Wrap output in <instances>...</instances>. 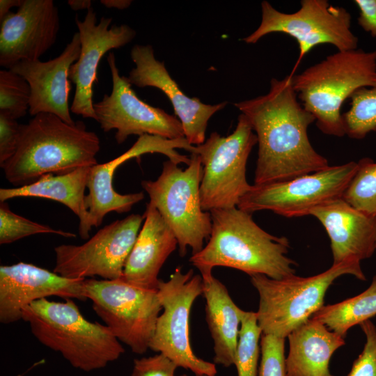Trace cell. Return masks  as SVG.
<instances>
[{
	"label": "cell",
	"instance_id": "1",
	"mask_svg": "<svg viewBox=\"0 0 376 376\" xmlns=\"http://www.w3.org/2000/svg\"><path fill=\"white\" fill-rule=\"evenodd\" d=\"M292 78L290 74L273 78L267 94L234 104L258 139L254 185L283 182L329 166L309 141L308 128L315 118L299 102Z\"/></svg>",
	"mask_w": 376,
	"mask_h": 376
},
{
	"label": "cell",
	"instance_id": "2",
	"mask_svg": "<svg viewBox=\"0 0 376 376\" xmlns=\"http://www.w3.org/2000/svg\"><path fill=\"white\" fill-rule=\"evenodd\" d=\"M210 212L212 225L208 242L189 258L201 275L211 274L215 267L273 279L295 274L297 264L287 256L288 238L268 233L253 220L251 213L237 207Z\"/></svg>",
	"mask_w": 376,
	"mask_h": 376
},
{
	"label": "cell",
	"instance_id": "3",
	"mask_svg": "<svg viewBox=\"0 0 376 376\" xmlns=\"http://www.w3.org/2000/svg\"><path fill=\"white\" fill-rule=\"evenodd\" d=\"M100 141L84 122L69 124L54 114L41 113L20 124L17 148L1 165L15 187L34 182L47 174H64L97 163Z\"/></svg>",
	"mask_w": 376,
	"mask_h": 376
},
{
	"label": "cell",
	"instance_id": "4",
	"mask_svg": "<svg viewBox=\"0 0 376 376\" xmlns=\"http://www.w3.org/2000/svg\"><path fill=\"white\" fill-rule=\"evenodd\" d=\"M34 337L75 368L91 372L118 359L125 349L104 324L86 320L72 299H42L22 312Z\"/></svg>",
	"mask_w": 376,
	"mask_h": 376
},
{
	"label": "cell",
	"instance_id": "5",
	"mask_svg": "<svg viewBox=\"0 0 376 376\" xmlns=\"http://www.w3.org/2000/svg\"><path fill=\"white\" fill-rule=\"evenodd\" d=\"M292 79L298 99L315 117L318 128L342 137V104L357 90L376 86V49L338 51Z\"/></svg>",
	"mask_w": 376,
	"mask_h": 376
},
{
	"label": "cell",
	"instance_id": "6",
	"mask_svg": "<svg viewBox=\"0 0 376 376\" xmlns=\"http://www.w3.org/2000/svg\"><path fill=\"white\" fill-rule=\"evenodd\" d=\"M345 274L366 280L360 262L352 260L333 264L327 270L308 277L295 274L273 279L263 274L250 276L259 295L256 313L263 334L288 337L324 306L329 286Z\"/></svg>",
	"mask_w": 376,
	"mask_h": 376
},
{
	"label": "cell",
	"instance_id": "7",
	"mask_svg": "<svg viewBox=\"0 0 376 376\" xmlns=\"http://www.w3.org/2000/svg\"><path fill=\"white\" fill-rule=\"evenodd\" d=\"M190 158L191 162L185 170L167 160L156 180L141 182L150 202L175 235L181 256L185 255L188 247L191 249V255L201 251L204 240L210 237L212 225L210 212L201 207V157L193 153Z\"/></svg>",
	"mask_w": 376,
	"mask_h": 376
},
{
	"label": "cell",
	"instance_id": "8",
	"mask_svg": "<svg viewBox=\"0 0 376 376\" xmlns=\"http://www.w3.org/2000/svg\"><path fill=\"white\" fill-rule=\"evenodd\" d=\"M84 290L95 313L120 343L139 354L150 349L162 310L157 290L135 286L122 277L113 280L86 279Z\"/></svg>",
	"mask_w": 376,
	"mask_h": 376
},
{
	"label": "cell",
	"instance_id": "9",
	"mask_svg": "<svg viewBox=\"0 0 376 376\" xmlns=\"http://www.w3.org/2000/svg\"><path fill=\"white\" fill-rule=\"evenodd\" d=\"M253 131L248 118L241 113L231 134L222 136L214 132L204 143L195 146L194 153L200 156L203 166L200 195L204 211L237 207L250 189L246 166L258 143Z\"/></svg>",
	"mask_w": 376,
	"mask_h": 376
},
{
	"label": "cell",
	"instance_id": "10",
	"mask_svg": "<svg viewBox=\"0 0 376 376\" xmlns=\"http://www.w3.org/2000/svg\"><path fill=\"white\" fill-rule=\"evenodd\" d=\"M261 10L259 26L242 40L254 44L265 35L275 32L295 39L299 54L292 76L304 56L319 45L330 44L338 51L357 49L359 40L351 30L350 13L327 0H301L300 8L292 13L280 12L267 1H263Z\"/></svg>",
	"mask_w": 376,
	"mask_h": 376
},
{
	"label": "cell",
	"instance_id": "11",
	"mask_svg": "<svg viewBox=\"0 0 376 376\" xmlns=\"http://www.w3.org/2000/svg\"><path fill=\"white\" fill-rule=\"evenodd\" d=\"M157 294L163 311L158 317L150 349L194 375L216 376L215 363L198 357L189 341L190 311L203 294L201 275L195 274L193 269L183 273L177 268L168 281L159 280Z\"/></svg>",
	"mask_w": 376,
	"mask_h": 376
},
{
	"label": "cell",
	"instance_id": "12",
	"mask_svg": "<svg viewBox=\"0 0 376 376\" xmlns=\"http://www.w3.org/2000/svg\"><path fill=\"white\" fill-rule=\"evenodd\" d=\"M357 168V162H350L283 182L253 185L237 207L251 214L270 210L288 218L310 215L314 208L342 198Z\"/></svg>",
	"mask_w": 376,
	"mask_h": 376
},
{
	"label": "cell",
	"instance_id": "13",
	"mask_svg": "<svg viewBox=\"0 0 376 376\" xmlns=\"http://www.w3.org/2000/svg\"><path fill=\"white\" fill-rule=\"evenodd\" d=\"M144 219L132 214L102 228L82 244L56 246L53 272L72 279L121 278Z\"/></svg>",
	"mask_w": 376,
	"mask_h": 376
},
{
	"label": "cell",
	"instance_id": "14",
	"mask_svg": "<svg viewBox=\"0 0 376 376\" xmlns=\"http://www.w3.org/2000/svg\"><path fill=\"white\" fill-rule=\"evenodd\" d=\"M107 62L112 90L110 95L104 94L102 100L93 104L96 121L104 132L116 130L118 144L130 135L149 134L167 139L185 137L180 120L138 97L127 77L120 75L113 52H109Z\"/></svg>",
	"mask_w": 376,
	"mask_h": 376
},
{
	"label": "cell",
	"instance_id": "15",
	"mask_svg": "<svg viewBox=\"0 0 376 376\" xmlns=\"http://www.w3.org/2000/svg\"><path fill=\"white\" fill-rule=\"evenodd\" d=\"M177 148L193 153L195 146L185 137L167 139L157 136L144 134L139 137L135 143L125 152L104 164H97L91 168L87 185L88 194L85 203L89 215V224L100 226L107 214L111 212L124 213L129 212L134 205L144 198L143 192L120 194L113 187V178L116 169L126 161L147 153H160L176 164L189 165L191 158L180 154Z\"/></svg>",
	"mask_w": 376,
	"mask_h": 376
},
{
	"label": "cell",
	"instance_id": "16",
	"mask_svg": "<svg viewBox=\"0 0 376 376\" xmlns=\"http://www.w3.org/2000/svg\"><path fill=\"white\" fill-rule=\"evenodd\" d=\"M80 38L78 60L69 70L68 78L75 84L70 111L83 118L96 120L93 108V85L98 81L97 68L100 59L109 50L130 42L136 31L127 24L111 26V17H102L97 22L93 8L87 10L84 20L75 17Z\"/></svg>",
	"mask_w": 376,
	"mask_h": 376
},
{
	"label": "cell",
	"instance_id": "17",
	"mask_svg": "<svg viewBox=\"0 0 376 376\" xmlns=\"http://www.w3.org/2000/svg\"><path fill=\"white\" fill-rule=\"evenodd\" d=\"M0 22V65L10 69L22 61L40 60L55 43L60 29L52 0H23Z\"/></svg>",
	"mask_w": 376,
	"mask_h": 376
},
{
	"label": "cell",
	"instance_id": "18",
	"mask_svg": "<svg viewBox=\"0 0 376 376\" xmlns=\"http://www.w3.org/2000/svg\"><path fill=\"white\" fill-rule=\"evenodd\" d=\"M84 279H72L33 264L19 262L0 267V322L8 324L22 319L23 310L33 302L56 296L86 300Z\"/></svg>",
	"mask_w": 376,
	"mask_h": 376
},
{
	"label": "cell",
	"instance_id": "19",
	"mask_svg": "<svg viewBox=\"0 0 376 376\" xmlns=\"http://www.w3.org/2000/svg\"><path fill=\"white\" fill-rule=\"evenodd\" d=\"M136 67L127 77L131 85L151 86L161 90L173 104L182 123L184 135L192 146L204 143L207 122L227 102L206 104L197 97L187 96L169 74L164 63L156 59L151 45H134L130 52Z\"/></svg>",
	"mask_w": 376,
	"mask_h": 376
},
{
	"label": "cell",
	"instance_id": "20",
	"mask_svg": "<svg viewBox=\"0 0 376 376\" xmlns=\"http://www.w3.org/2000/svg\"><path fill=\"white\" fill-rule=\"evenodd\" d=\"M81 44L76 32L63 51L47 61H22L10 70L21 75L29 83L31 99L29 113L35 116L41 113L56 115L69 124H74L68 104L71 85L69 70L80 55Z\"/></svg>",
	"mask_w": 376,
	"mask_h": 376
},
{
	"label": "cell",
	"instance_id": "21",
	"mask_svg": "<svg viewBox=\"0 0 376 376\" xmlns=\"http://www.w3.org/2000/svg\"><path fill=\"white\" fill-rule=\"evenodd\" d=\"M310 215L319 220L331 241L333 264L362 260L376 249V217L353 207L342 198L314 208Z\"/></svg>",
	"mask_w": 376,
	"mask_h": 376
},
{
	"label": "cell",
	"instance_id": "22",
	"mask_svg": "<svg viewBox=\"0 0 376 376\" xmlns=\"http://www.w3.org/2000/svg\"><path fill=\"white\" fill-rule=\"evenodd\" d=\"M145 219L127 259L122 278L135 286L157 290L159 271L178 245L173 232L149 202Z\"/></svg>",
	"mask_w": 376,
	"mask_h": 376
},
{
	"label": "cell",
	"instance_id": "23",
	"mask_svg": "<svg viewBox=\"0 0 376 376\" xmlns=\"http://www.w3.org/2000/svg\"><path fill=\"white\" fill-rule=\"evenodd\" d=\"M205 299V320L213 340L215 364H235L241 321L244 311L230 297L226 287L212 273L201 275Z\"/></svg>",
	"mask_w": 376,
	"mask_h": 376
},
{
	"label": "cell",
	"instance_id": "24",
	"mask_svg": "<svg viewBox=\"0 0 376 376\" xmlns=\"http://www.w3.org/2000/svg\"><path fill=\"white\" fill-rule=\"evenodd\" d=\"M288 338L287 376H334L329 370L330 359L345 344L344 337L311 318Z\"/></svg>",
	"mask_w": 376,
	"mask_h": 376
},
{
	"label": "cell",
	"instance_id": "25",
	"mask_svg": "<svg viewBox=\"0 0 376 376\" xmlns=\"http://www.w3.org/2000/svg\"><path fill=\"white\" fill-rule=\"evenodd\" d=\"M91 167H82L64 174H47L31 184L13 188L0 189V201L20 197H36L59 202L79 219V233L81 239L89 238L91 227L85 203V190Z\"/></svg>",
	"mask_w": 376,
	"mask_h": 376
},
{
	"label": "cell",
	"instance_id": "26",
	"mask_svg": "<svg viewBox=\"0 0 376 376\" xmlns=\"http://www.w3.org/2000/svg\"><path fill=\"white\" fill-rule=\"evenodd\" d=\"M375 315L376 274L370 286L363 292L343 301L323 306L311 318L345 338L350 328Z\"/></svg>",
	"mask_w": 376,
	"mask_h": 376
},
{
	"label": "cell",
	"instance_id": "27",
	"mask_svg": "<svg viewBox=\"0 0 376 376\" xmlns=\"http://www.w3.org/2000/svg\"><path fill=\"white\" fill-rule=\"evenodd\" d=\"M350 98V107L342 113L344 131L350 138L362 139L376 132V86L361 88Z\"/></svg>",
	"mask_w": 376,
	"mask_h": 376
},
{
	"label": "cell",
	"instance_id": "28",
	"mask_svg": "<svg viewBox=\"0 0 376 376\" xmlns=\"http://www.w3.org/2000/svg\"><path fill=\"white\" fill-rule=\"evenodd\" d=\"M262 334L256 312L244 311L234 364L237 376H258L260 353V338Z\"/></svg>",
	"mask_w": 376,
	"mask_h": 376
},
{
	"label": "cell",
	"instance_id": "29",
	"mask_svg": "<svg viewBox=\"0 0 376 376\" xmlns=\"http://www.w3.org/2000/svg\"><path fill=\"white\" fill-rule=\"evenodd\" d=\"M357 164V170L342 198L357 210L376 217V162L366 157Z\"/></svg>",
	"mask_w": 376,
	"mask_h": 376
},
{
	"label": "cell",
	"instance_id": "30",
	"mask_svg": "<svg viewBox=\"0 0 376 376\" xmlns=\"http://www.w3.org/2000/svg\"><path fill=\"white\" fill-rule=\"evenodd\" d=\"M31 88L27 81L10 69L0 70V113L17 120L29 110Z\"/></svg>",
	"mask_w": 376,
	"mask_h": 376
},
{
	"label": "cell",
	"instance_id": "31",
	"mask_svg": "<svg viewBox=\"0 0 376 376\" xmlns=\"http://www.w3.org/2000/svg\"><path fill=\"white\" fill-rule=\"evenodd\" d=\"M40 233H51L64 237H76L72 232L57 230L33 221L12 212L5 202L0 203V244L13 243L24 237Z\"/></svg>",
	"mask_w": 376,
	"mask_h": 376
},
{
	"label": "cell",
	"instance_id": "32",
	"mask_svg": "<svg viewBox=\"0 0 376 376\" xmlns=\"http://www.w3.org/2000/svg\"><path fill=\"white\" fill-rule=\"evenodd\" d=\"M258 376H287L285 338L262 334Z\"/></svg>",
	"mask_w": 376,
	"mask_h": 376
},
{
	"label": "cell",
	"instance_id": "33",
	"mask_svg": "<svg viewBox=\"0 0 376 376\" xmlns=\"http://www.w3.org/2000/svg\"><path fill=\"white\" fill-rule=\"evenodd\" d=\"M359 325L365 334L366 343L347 376H376V327L370 320Z\"/></svg>",
	"mask_w": 376,
	"mask_h": 376
},
{
	"label": "cell",
	"instance_id": "34",
	"mask_svg": "<svg viewBox=\"0 0 376 376\" xmlns=\"http://www.w3.org/2000/svg\"><path fill=\"white\" fill-rule=\"evenodd\" d=\"M177 365L159 353L134 360L132 376H175Z\"/></svg>",
	"mask_w": 376,
	"mask_h": 376
},
{
	"label": "cell",
	"instance_id": "35",
	"mask_svg": "<svg viewBox=\"0 0 376 376\" xmlns=\"http://www.w3.org/2000/svg\"><path fill=\"white\" fill-rule=\"evenodd\" d=\"M20 134L17 120L0 113V166L15 153Z\"/></svg>",
	"mask_w": 376,
	"mask_h": 376
},
{
	"label": "cell",
	"instance_id": "36",
	"mask_svg": "<svg viewBox=\"0 0 376 376\" xmlns=\"http://www.w3.org/2000/svg\"><path fill=\"white\" fill-rule=\"evenodd\" d=\"M359 10V25L372 37H376V0H354Z\"/></svg>",
	"mask_w": 376,
	"mask_h": 376
},
{
	"label": "cell",
	"instance_id": "37",
	"mask_svg": "<svg viewBox=\"0 0 376 376\" xmlns=\"http://www.w3.org/2000/svg\"><path fill=\"white\" fill-rule=\"evenodd\" d=\"M23 0H0V21L8 13L13 7L19 8Z\"/></svg>",
	"mask_w": 376,
	"mask_h": 376
},
{
	"label": "cell",
	"instance_id": "38",
	"mask_svg": "<svg viewBox=\"0 0 376 376\" xmlns=\"http://www.w3.org/2000/svg\"><path fill=\"white\" fill-rule=\"evenodd\" d=\"M130 0H101L100 3L107 8L124 10L132 3Z\"/></svg>",
	"mask_w": 376,
	"mask_h": 376
},
{
	"label": "cell",
	"instance_id": "39",
	"mask_svg": "<svg viewBox=\"0 0 376 376\" xmlns=\"http://www.w3.org/2000/svg\"><path fill=\"white\" fill-rule=\"evenodd\" d=\"M68 4L73 10H88L92 8V1L91 0H69Z\"/></svg>",
	"mask_w": 376,
	"mask_h": 376
},
{
	"label": "cell",
	"instance_id": "40",
	"mask_svg": "<svg viewBox=\"0 0 376 376\" xmlns=\"http://www.w3.org/2000/svg\"><path fill=\"white\" fill-rule=\"evenodd\" d=\"M180 376H189L187 375H185V374H183V375H181ZM194 376H207V375H194Z\"/></svg>",
	"mask_w": 376,
	"mask_h": 376
},
{
	"label": "cell",
	"instance_id": "41",
	"mask_svg": "<svg viewBox=\"0 0 376 376\" xmlns=\"http://www.w3.org/2000/svg\"><path fill=\"white\" fill-rule=\"evenodd\" d=\"M375 243H376V242H375Z\"/></svg>",
	"mask_w": 376,
	"mask_h": 376
}]
</instances>
